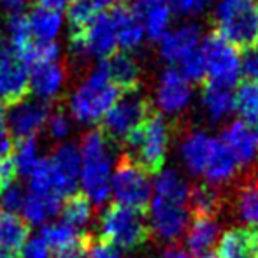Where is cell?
Returning <instances> with one entry per match:
<instances>
[{"label": "cell", "instance_id": "8fae6325", "mask_svg": "<svg viewBox=\"0 0 258 258\" xmlns=\"http://www.w3.org/2000/svg\"><path fill=\"white\" fill-rule=\"evenodd\" d=\"M194 85L181 76L176 67H167L156 79L153 104L162 118H177L184 114L194 102Z\"/></svg>", "mask_w": 258, "mask_h": 258}, {"label": "cell", "instance_id": "83f0119b", "mask_svg": "<svg viewBox=\"0 0 258 258\" xmlns=\"http://www.w3.org/2000/svg\"><path fill=\"white\" fill-rule=\"evenodd\" d=\"M234 107L241 121L258 126V83H239L234 92Z\"/></svg>", "mask_w": 258, "mask_h": 258}, {"label": "cell", "instance_id": "836d02e7", "mask_svg": "<svg viewBox=\"0 0 258 258\" xmlns=\"http://www.w3.org/2000/svg\"><path fill=\"white\" fill-rule=\"evenodd\" d=\"M14 165H16V172L21 176L30 177L34 169L39 163V146L35 139H20L14 146Z\"/></svg>", "mask_w": 258, "mask_h": 258}, {"label": "cell", "instance_id": "74e56055", "mask_svg": "<svg viewBox=\"0 0 258 258\" xmlns=\"http://www.w3.org/2000/svg\"><path fill=\"white\" fill-rule=\"evenodd\" d=\"M46 130H48V136L51 137L53 141H65L72 132L71 116H69L63 109H56V111L48 116Z\"/></svg>", "mask_w": 258, "mask_h": 258}, {"label": "cell", "instance_id": "1f68e13d", "mask_svg": "<svg viewBox=\"0 0 258 258\" xmlns=\"http://www.w3.org/2000/svg\"><path fill=\"white\" fill-rule=\"evenodd\" d=\"M20 60L25 65H42L49 63V61L60 60V46L56 42H39L30 41L20 53H18Z\"/></svg>", "mask_w": 258, "mask_h": 258}, {"label": "cell", "instance_id": "d590c367", "mask_svg": "<svg viewBox=\"0 0 258 258\" xmlns=\"http://www.w3.org/2000/svg\"><path fill=\"white\" fill-rule=\"evenodd\" d=\"M216 0H167L174 16L179 18H197L209 11Z\"/></svg>", "mask_w": 258, "mask_h": 258}, {"label": "cell", "instance_id": "f546056e", "mask_svg": "<svg viewBox=\"0 0 258 258\" xmlns=\"http://www.w3.org/2000/svg\"><path fill=\"white\" fill-rule=\"evenodd\" d=\"M223 204V195L218 188H213L209 184H197L190 188V197L188 206L190 213L195 214H214L218 216V211Z\"/></svg>", "mask_w": 258, "mask_h": 258}, {"label": "cell", "instance_id": "4316f807", "mask_svg": "<svg viewBox=\"0 0 258 258\" xmlns=\"http://www.w3.org/2000/svg\"><path fill=\"white\" fill-rule=\"evenodd\" d=\"M232 209L242 223L258 227V184L255 181H248L237 188L232 201Z\"/></svg>", "mask_w": 258, "mask_h": 258}, {"label": "cell", "instance_id": "9a60e30c", "mask_svg": "<svg viewBox=\"0 0 258 258\" xmlns=\"http://www.w3.org/2000/svg\"><path fill=\"white\" fill-rule=\"evenodd\" d=\"M220 141L234 156L239 169L253 167L258 162V126L235 119L223 128Z\"/></svg>", "mask_w": 258, "mask_h": 258}, {"label": "cell", "instance_id": "2e32d148", "mask_svg": "<svg viewBox=\"0 0 258 258\" xmlns=\"http://www.w3.org/2000/svg\"><path fill=\"white\" fill-rule=\"evenodd\" d=\"M69 69L61 60L35 65L28 74V90L44 104L60 99L69 81Z\"/></svg>", "mask_w": 258, "mask_h": 258}, {"label": "cell", "instance_id": "f5cc1de1", "mask_svg": "<svg viewBox=\"0 0 258 258\" xmlns=\"http://www.w3.org/2000/svg\"><path fill=\"white\" fill-rule=\"evenodd\" d=\"M253 181H255V183L258 184V170H256V179H253Z\"/></svg>", "mask_w": 258, "mask_h": 258}, {"label": "cell", "instance_id": "f1b7e54d", "mask_svg": "<svg viewBox=\"0 0 258 258\" xmlns=\"http://www.w3.org/2000/svg\"><path fill=\"white\" fill-rule=\"evenodd\" d=\"M60 211H61V221L71 225L76 230L78 228H85L92 221L93 216L92 202L88 201V197L83 191L69 195L63 204H61Z\"/></svg>", "mask_w": 258, "mask_h": 258}, {"label": "cell", "instance_id": "4fadbf2b", "mask_svg": "<svg viewBox=\"0 0 258 258\" xmlns=\"http://www.w3.org/2000/svg\"><path fill=\"white\" fill-rule=\"evenodd\" d=\"M49 105L37 99H23L7 111V128L20 139H35L46 128Z\"/></svg>", "mask_w": 258, "mask_h": 258}, {"label": "cell", "instance_id": "7402d4cb", "mask_svg": "<svg viewBox=\"0 0 258 258\" xmlns=\"http://www.w3.org/2000/svg\"><path fill=\"white\" fill-rule=\"evenodd\" d=\"M104 65L119 92H132L137 88L141 79V65L132 53H114L111 58L104 60Z\"/></svg>", "mask_w": 258, "mask_h": 258}, {"label": "cell", "instance_id": "30bf717a", "mask_svg": "<svg viewBox=\"0 0 258 258\" xmlns=\"http://www.w3.org/2000/svg\"><path fill=\"white\" fill-rule=\"evenodd\" d=\"M150 104L137 90L123 92L102 118V134L111 143H119L134 134L148 118Z\"/></svg>", "mask_w": 258, "mask_h": 258}, {"label": "cell", "instance_id": "277c9868", "mask_svg": "<svg viewBox=\"0 0 258 258\" xmlns=\"http://www.w3.org/2000/svg\"><path fill=\"white\" fill-rule=\"evenodd\" d=\"M121 92L111 81L104 61L90 69L79 85L69 97V111L72 118L81 125H93L102 121L112 104L118 100Z\"/></svg>", "mask_w": 258, "mask_h": 258}, {"label": "cell", "instance_id": "603a6c76", "mask_svg": "<svg viewBox=\"0 0 258 258\" xmlns=\"http://www.w3.org/2000/svg\"><path fill=\"white\" fill-rule=\"evenodd\" d=\"M141 21L146 39L158 42L167 32L172 28V11L165 2H155V4H137Z\"/></svg>", "mask_w": 258, "mask_h": 258}, {"label": "cell", "instance_id": "5bb4252c", "mask_svg": "<svg viewBox=\"0 0 258 258\" xmlns=\"http://www.w3.org/2000/svg\"><path fill=\"white\" fill-rule=\"evenodd\" d=\"M202 39H204V34H202L201 25L194 21H184L177 27H172L160 39L158 54L163 61L174 67L188 54L197 51L202 44Z\"/></svg>", "mask_w": 258, "mask_h": 258}, {"label": "cell", "instance_id": "ab89813d", "mask_svg": "<svg viewBox=\"0 0 258 258\" xmlns=\"http://www.w3.org/2000/svg\"><path fill=\"white\" fill-rule=\"evenodd\" d=\"M93 244V239H92V234L85 232L81 237V241L76 242L74 246L71 248H65L61 251H56V255L53 258H88V253H90V248Z\"/></svg>", "mask_w": 258, "mask_h": 258}, {"label": "cell", "instance_id": "8d00e7d4", "mask_svg": "<svg viewBox=\"0 0 258 258\" xmlns=\"http://www.w3.org/2000/svg\"><path fill=\"white\" fill-rule=\"evenodd\" d=\"M179 67L177 71L181 72L184 79L188 83H201L202 79H206V63H204V58H202V53H201V48L197 51H194L191 54H188L184 60H181Z\"/></svg>", "mask_w": 258, "mask_h": 258}, {"label": "cell", "instance_id": "5b68a950", "mask_svg": "<svg viewBox=\"0 0 258 258\" xmlns=\"http://www.w3.org/2000/svg\"><path fill=\"white\" fill-rule=\"evenodd\" d=\"M216 34L235 48H253L258 42V0H216Z\"/></svg>", "mask_w": 258, "mask_h": 258}, {"label": "cell", "instance_id": "db71d44e", "mask_svg": "<svg viewBox=\"0 0 258 258\" xmlns=\"http://www.w3.org/2000/svg\"><path fill=\"white\" fill-rule=\"evenodd\" d=\"M202 258H214V256H209V255H206V256H202Z\"/></svg>", "mask_w": 258, "mask_h": 258}, {"label": "cell", "instance_id": "f35d334b", "mask_svg": "<svg viewBox=\"0 0 258 258\" xmlns=\"http://www.w3.org/2000/svg\"><path fill=\"white\" fill-rule=\"evenodd\" d=\"M25 199H27V195H25L23 186H21V184H18V183H13L11 186H7L6 190L0 194V204H2V211L16 214L18 211L23 209Z\"/></svg>", "mask_w": 258, "mask_h": 258}, {"label": "cell", "instance_id": "b9f144b4", "mask_svg": "<svg viewBox=\"0 0 258 258\" xmlns=\"http://www.w3.org/2000/svg\"><path fill=\"white\" fill-rule=\"evenodd\" d=\"M16 165H14L13 156H6V158L0 160V194L6 190L7 186L14 183L16 179Z\"/></svg>", "mask_w": 258, "mask_h": 258}, {"label": "cell", "instance_id": "7c38bea8", "mask_svg": "<svg viewBox=\"0 0 258 258\" xmlns=\"http://www.w3.org/2000/svg\"><path fill=\"white\" fill-rule=\"evenodd\" d=\"M28 69L6 39H0V102L14 105L28 93Z\"/></svg>", "mask_w": 258, "mask_h": 258}, {"label": "cell", "instance_id": "ac0fdd59", "mask_svg": "<svg viewBox=\"0 0 258 258\" xmlns=\"http://www.w3.org/2000/svg\"><path fill=\"white\" fill-rule=\"evenodd\" d=\"M51 163L54 176H56V186L58 194L61 195H72L76 194V184L79 177V148L74 143H61L53 150L51 156H48Z\"/></svg>", "mask_w": 258, "mask_h": 258}, {"label": "cell", "instance_id": "f907efd6", "mask_svg": "<svg viewBox=\"0 0 258 258\" xmlns=\"http://www.w3.org/2000/svg\"><path fill=\"white\" fill-rule=\"evenodd\" d=\"M0 258H20V256H18L16 253H11V251H7V249L0 248Z\"/></svg>", "mask_w": 258, "mask_h": 258}, {"label": "cell", "instance_id": "52a82bcc", "mask_svg": "<svg viewBox=\"0 0 258 258\" xmlns=\"http://www.w3.org/2000/svg\"><path fill=\"white\" fill-rule=\"evenodd\" d=\"M150 225L144 213L118 204L109 206L100 218V242L132 251L150 239Z\"/></svg>", "mask_w": 258, "mask_h": 258}, {"label": "cell", "instance_id": "9c48e42d", "mask_svg": "<svg viewBox=\"0 0 258 258\" xmlns=\"http://www.w3.org/2000/svg\"><path fill=\"white\" fill-rule=\"evenodd\" d=\"M111 194L118 206L144 213L150 206L153 186L146 170L141 169L128 155H121L111 174Z\"/></svg>", "mask_w": 258, "mask_h": 258}, {"label": "cell", "instance_id": "e0dca14e", "mask_svg": "<svg viewBox=\"0 0 258 258\" xmlns=\"http://www.w3.org/2000/svg\"><path fill=\"white\" fill-rule=\"evenodd\" d=\"M112 18V23L116 28V37H118V48H121L125 53L136 51L146 41L143 21H141L137 6L118 2L109 11Z\"/></svg>", "mask_w": 258, "mask_h": 258}, {"label": "cell", "instance_id": "cb8c5ba5", "mask_svg": "<svg viewBox=\"0 0 258 258\" xmlns=\"http://www.w3.org/2000/svg\"><path fill=\"white\" fill-rule=\"evenodd\" d=\"M30 237V225L18 214L0 211V248L11 253L23 249Z\"/></svg>", "mask_w": 258, "mask_h": 258}, {"label": "cell", "instance_id": "7bdbcfd3", "mask_svg": "<svg viewBox=\"0 0 258 258\" xmlns=\"http://www.w3.org/2000/svg\"><path fill=\"white\" fill-rule=\"evenodd\" d=\"M23 258H49V248L42 237L30 239L27 244L23 246Z\"/></svg>", "mask_w": 258, "mask_h": 258}, {"label": "cell", "instance_id": "bcb514c9", "mask_svg": "<svg viewBox=\"0 0 258 258\" xmlns=\"http://www.w3.org/2000/svg\"><path fill=\"white\" fill-rule=\"evenodd\" d=\"M25 6H27V0H0V9L11 14L21 13Z\"/></svg>", "mask_w": 258, "mask_h": 258}, {"label": "cell", "instance_id": "ee69618b", "mask_svg": "<svg viewBox=\"0 0 258 258\" xmlns=\"http://www.w3.org/2000/svg\"><path fill=\"white\" fill-rule=\"evenodd\" d=\"M88 258H123V256L112 246L104 244V242H97V244H92V248H90Z\"/></svg>", "mask_w": 258, "mask_h": 258}, {"label": "cell", "instance_id": "7a4b0ae2", "mask_svg": "<svg viewBox=\"0 0 258 258\" xmlns=\"http://www.w3.org/2000/svg\"><path fill=\"white\" fill-rule=\"evenodd\" d=\"M177 155L191 176L202 177L211 186H225L237 176V163L220 137L207 130H188L179 139Z\"/></svg>", "mask_w": 258, "mask_h": 258}, {"label": "cell", "instance_id": "44dd1931", "mask_svg": "<svg viewBox=\"0 0 258 258\" xmlns=\"http://www.w3.org/2000/svg\"><path fill=\"white\" fill-rule=\"evenodd\" d=\"M201 109L211 123H221L235 112L234 90L207 83L201 95Z\"/></svg>", "mask_w": 258, "mask_h": 258}, {"label": "cell", "instance_id": "ba28073f", "mask_svg": "<svg viewBox=\"0 0 258 258\" xmlns=\"http://www.w3.org/2000/svg\"><path fill=\"white\" fill-rule=\"evenodd\" d=\"M201 53L206 63V78L209 85L232 88L241 83L242 78V54L239 48L225 41L221 35H204Z\"/></svg>", "mask_w": 258, "mask_h": 258}, {"label": "cell", "instance_id": "681fc988", "mask_svg": "<svg viewBox=\"0 0 258 258\" xmlns=\"http://www.w3.org/2000/svg\"><path fill=\"white\" fill-rule=\"evenodd\" d=\"M93 2H95V6L99 7L100 11H104V9H109V7L116 6L119 0H93Z\"/></svg>", "mask_w": 258, "mask_h": 258}, {"label": "cell", "instance_id": "60d3db41", "mask_svg": "<svg viewBox=\"0 0 258 258\" xmlns=\"http://www.w3.org/2000/svg\"><path fill=\"white\" fill-rule=\"evenodd\" d=\"M242 76H246V81L258 83V48L255 46L242 54Z\"/></svg>", "mask_w": 258, "mask_h": 258}, {"label": "cell", "instance_id": "484cf974", "mask_svg": "<svg viewBox=\"0 0 258 258\" xmlns=\"http://www.w3.org/2000/svg\"><path fill=\"white\" fill-rule=\"evenodd\" d=\"M61 207V197L53 194H32L27 195L23 204V214L27 223L42 225L53 218Z\"/></svg>", "mask_w": 258, "mask_h": 258}, {"label": "cell", "instance_id": "3957f363", "mask_svg": "<svg viewBox=\"0 0 258 258\" xmlns=\"http://www.w3.org/2000/svg\"><path fill=\"white\" fill-rule=\"evenodd\" d=\"M79 181L83 194L97 207L104 206L111 195V174L114 162V144L102 130H90L79 146Z\"/></svg>", "mask_w": 258, "mask_h": 258}, {"label": "cell", "instance_id": "ffe728a7", "mask_svg": "<svg viewBox=\"0 0 258 258\" xmlns=\"http://www.w3.org/2000/svg\"><path fill=\"white\" fill-rule=\"evenodd\" d=\"M216 258H258V241L251 228L232 227L216 242Z\"/></svg>", "mask_w": 258, "mask_h": 258}, {"label": "cell", "instance_id": "c3c4849f", "mask_svg": "<svg viewBox=\"0 0 258 258\" xmlns=\"http://www.w3.org/2000/svg\"><path fill=\"white\" fill-rule=\"evenodd\" d=\"M2 132H9V128H7V109L0 102V134Z\"/></svg>", "mask_w": 258, "mask_h": 258}, {"label": "cell", "instance_id": "d4e9b609", "mask_svg": "<svg viewBox=\"0 0 258 258\" xmlns=\"http://www.w3.org/2000/svg\"><path fill=\"white\" fill-rule=\"evenodd\" d=\"M27 20L32 41L56 42V37L63 28V18L60 13H54V11L34 9L27 16Z\"/></svg>", "mask_w": 258, "mask_h": 258}, {"label": "cell", "instance_id": "e575fe53", "mask_svg": "<svg viewBox=\"0 0 258 258\" xmlns=\"http://www.w3.org/2000/svg\"><path fill=\"white\" fill-rule=\"evenodd\" d=\"M6 32H7L6 41L9 42L11 48L16 51V54L32 41L30 30H28V20L23 13L11 14L6 23Z\"/></svg>", "mask_w": 258, "mask_h": 258}, {"label": "cell", "instance_id": "8992f818", "mask_svg": "<svg viewBox=\"0 0 258 258\" xmlns=\"http://www.w3.org/2000/svg\"><path fill=\"white\" fill-rule=\"evenodd\" d=\"M170 125L160 114L148 116L146 121L125 139L128 155L148 174L163 169L170 146Z\"/></svg>", "mask_w": 258, "mask_h": 258}, {"label": "cell", "instance_id": "6da1fadb", "mask_svg": "<svg viewBox=\"0 0 258 258\" xmlns=\"http://www.w3.org/2000/svg\"><path fill=\"white\" fill-rule=\"evenodd\" d=\"M150 201V234L160 242L172 244L179 241L190 223V183L177 169L156 172Z\"/></svg>", "mask_w": 258, "mask_h": 258}, {"label": "cell", "instance_id": "d6a6232c", "mask_svg": "<svg viewBox=\"0 0 258 258\" xmlns=\"http://www.w3.org/2000/svg\"><path fill=\"white\" fill-rule=\"evenodd\" d=\"M99 13H102V11L95 6L93 0H69L67 21L71 25L72 35L79 34Z\"/></svg>", "mask_w": 258, "mask_h": 258}, {"label": "cell", "instance_id": "f6af8a7d", "mask_svg": "<svg viewBox=\"0 0 258 258\" xmlns=\"http://www.w3.org/2000/svg\"><path fill=\"white\" fill-rule=\"evenodd\" d=\"M37 6V9H46V11H54L60 13L67 7L69 0H32Z\"/></svg>", "mask_w": 258, "mask_h": 258}, {"label": "cell", "instance_id": "d6986e66", "mask_svg": "<svg viewBox=\"0 0 258 258\" xmlns=\"http://www.w3.org/2000/svg\"><path fill=\"white\" fill-rule=\"evenodd\" d=\"M221 225L218 216L214 214H195L194 220L188 223L184 232V244L186 253L190 256L202 258L211 251L213 246H216L220 239Z\"/></svg>", "mask_w": 258, "mask_h": 258}, {"label": "cell", "instance_id": "11a10c76", "mask_svg": "<svg viewBox=\"0 0 258 258\" xmlns=\"http://www.w3.org/2000/svg\"><path fill=\"white\" fill-rule=\"evenodd\" d=\"M255 235H256V241H258V230L255 232Z\"/></svg>", "mask_w": 258, "mask_h": 258}, {"label": "cell", "instance_id": "7dc6e473", "mask_svg": "<svg viewBox=\"0 0 258 258\" xmlns=\"http://www.w3.org/2000/svg\"><path fill=\"white\" fill-rule=\"evenodd\" d=\"M162 258H191L188 255L184 249H179V248H169L165 249V253L162 255Z\"/></svg>", "mask_w": 258, "mask_h": 258}, {"label": "cell", "instance_id": "4dcf8cb0", "mask_svg": "<svg viewBox=\"0 0 258 258\" xmlns=\"http://www.w3.org/2000/svg\"><path fill=\"white\" fill-rule=\"evenodd\" d=\"M85 234V232H83ZM83 234H79L76 228H72L71 225H67L65 221H56V223L46 225L42 228V241L48 244V248H53L56 251H61L65 248H71L76 242L81 241Z\"/></svg>", "mask_w": 258, "mask_h": 258}, {"label": "cell", "instance_id": "816d5d0a", "mask_svg": "<svg viewBox=\"0 0 258 258\" xmlns=\"http://www.w3.org/2000/svg\"><path fill=\"white\" fill-rule=\"evenodd\" d=\"M155 2H167V0H141V4H155Z\"/></svg>", "mask_w": 258, "mask_h": 258}]
</instances>
